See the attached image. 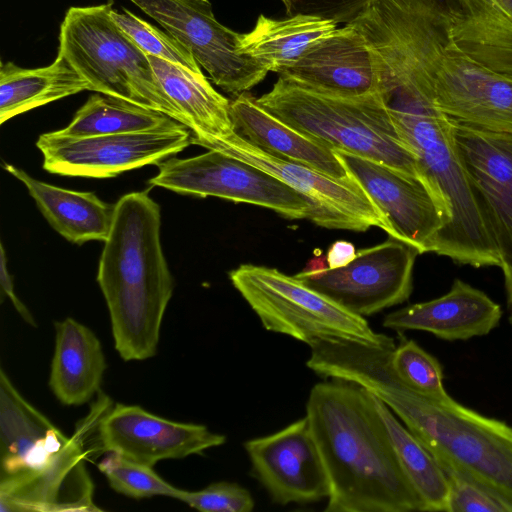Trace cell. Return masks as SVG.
Instances as JSON below:
<instances>
[{
	"mask_svg": "<svg viewBox=\"0 0 512 512\" xmlns=\"http://www.w3.org/2000/svg\"><path fill=\"white\" fill-rule=\"evenodd\" d=\"M432 96L453 121L512 135V76L472 61L453 45L437 68Z\"/></svg>",
	"mask_w": 512,
	"mask_h": 512,
	"instance_id": "obj_18",
	"label": "cell"
},
{
	"mask_svg": "<svg viewBox=\"0 0 512 512\" xmlns=\"http://www.w3.org/2000/svg\"><path fill=\"white\" fill-rule=\"evenodd\" d=\"M55 347L49 387L60 403H87L100 391L106 360L94 332L73 318L54 323Z\"/></svg>",
	"mask_w": 512,
	"mask_h": 512,
	"instance_id": "obj_24",
	"label": "cell"
},
{
	"mask_svg": "<svg viewBox=\"0 0 512 512\" xmlns=\"http://www.w3.org/2000/svg\"><path fill=\"white\" fill-rule=\"evenodd\" d=\"M279 77L327 96L353 98L378 92L376 69L368 45L350 24L315 44Z\"/></svg>",
	"mask_w": 512,
	"mask_h": 512,
	"instance_id": "obj_19",
	"label": "cell"
},
{
	"mask_svg": "<svg viewBox=\"0 0 512 512\" xmlns=\"http://www.w3.org/2000/svg\"><path fill=\"white\" fill-rule=\"evenodd\" d=\"M288 16H319L345 25L357 17L370 0H280Z\"/></svg>",
	"mask_w": 512,
	"mask_h": 512,
	"instance_id": "obj_35",
	"label": "cell"
},
{
	"mask_svg": "<svg viewBox=\"0 0 512 512\" xmlns=\"http://www.w3.org/2000/svg\"><path fill=\"white\" fill-rule=\"evenodd\" d=\"M97 466L113 490L130 498L167 496L176 499L180 491L160 477L152 466L116 452H108Z\"/></svg>",
	"mask_w": 512,
	"mask_h": 512,
	"instance_id": "obj_30",
	"label": "cell"
},
{
	"mask_svg": "<svg viewBox=\"0 0 512 512\" xmlns=\"http://www.w3.org/2000/svg\"><path fill=\"white\" fill-rule=\"evenodd\" d=\"M252 473L280 505L329 496V481L307 417L244 443Z\"/></svg>",
	"mask_w": 512,
	"mask_h": 512,
	"instance_id": "obj_17",
	"label": "cell"
},
{
	"mask_svg": "<svg viewBox=\"0 0 512 512\" xmlns=\"http://www.w3.org/2000/svg\"><path fill=\"white\" fill-rule=\"evenodd\" d=\"M450 37L472 61L512 76V0H448Z\"/></svg>",
	"mask_w": 512,
	"mask_h": 512,
	"instance_id": "obj_22",
	"label": "cell"
},
{
	"mask_svg": "<svg viewBox=\"0 0 512 512\" xmlns=\"http://www.w3.org/2000/svg\"><path fill=\"white\" fill-rule=\"evenodd\" d=\"M507 304H508V309H509V322L512 325V298L507 300Z\"/></svg>",
	"mask_w": 512,
	"mask_h": 512,
	"instance_id": "obj_38",
	"label": "cell"
},
{
	"mask_svg": "<svg viewBox=\"0 0 512 512\" xmlns=\"http://www.w3.org/2000/svg\"><path fill=\"white\" fill-rule=\"evenodd\" d=\"M87 452L29 403L0 370V511H101Z\"/></svg>",
	"mask_w": 512,
	"mask_h": 512,
	"instance_id": "obj_4",
	"label": "cell"
},
{
	"mask_svg": "<svg viewBox=\"0 0 512 512\" xmlns=\"http://www.w3.org/2000/svg\"><path fill=\"white\" fill-rule=\"evenodd\" d=\"M337 23L319 16L296 14L272 19L260 14L254 28L241 34L239 52L268 71L280 74L311 47L334 33Z\"/></svg>",
	"mask_w": 512,
	"mask_h": 512,
	"instance_id": "obj_26",
	"label": "cell"
},
{
	"mask_svg": "<svg viewBox=\"0 0 512 512\" xmlns=\"http://www.w3.org/2000/svg\"><path fill=\"white\" fill-rule=\"evenodd\" d=\"M176 499L202 512H250L255 505L246 488L227 481L211 483L199 491L180 489Z\"/></svg>",
	"mask_w": 512,
	"mask_h": 512,
	"instance_id": "obj_34",
	"label": "cell"
},
{
	"mask_svg": "<svg viewBox=\"0 0 512 512\" xmlns=\"http://www.w3.org/2000/svg\"><path fill=\"white\" fill-rule=\"evenodd\" d=\"M380 95L401 140L416 159L423 181L447 215L448 224L434 253L477 268L500 267L499 251L472 190L451 119L430 95L415 91Z\"/></svg>",
	"mask_w": 512,
	"mask_h": 512,
	"instance_id": "obj_5",
	"label": "cell"
},
{
	"mask_svg": "<svg viewBox=\"0 0 512 512\" xmlns=\"http://www.w3.org/2000/svg\"><path fill=\"white\" fill-rule=\"evenodd\" d=\"M4 168L27 187L51 227L69 242L81 245L107 239L114 205L103 202L92 192L68 190L39 181L11 164L5 163Z\"/></svg>",
	"mask_w": 512,
	"mask_h": 512,
	"instance_id": "obj_25",
	"label": "cell"
},
{
	"mask_svg": "<svg viewBox=\"0 0 512 512\" xmlns=\"http://www.w3.org/2000/svg\"><path fill=\"white\" fill-rule=\"evenodd\" d=\"M393 371L407 386L434 400L451 396L443 385V369L439 361L414 340H402L391 354Z\"/></svg>",
	"mask_w": 512,
	"mask_h": 512,
	"instance_id": "obj_31",
	"label": "cell"
},
{
	"mask_svg": "<svg viewBox=\"0 0 512 512\" xmlns=\"http://www.w3.org/2000/svg\"><path fill=\"white\" fill-rule=\"evenodd\" d=\"M418 254L415 247L390 236L359 250L344 267L303 270L295 276L352 313L370 316L409 299Z\"/></svg>",
	"mask_w": 512,
	"mask_h": 512,
	"instance_id": "obj_13",
	"label": "cell"
},
{
	"mask_svg": "<svg viewBox=\"0 0 512 512\" xmlns=\"http://www.w3.org/2000/svg\"><path fill=\"white\" fill-rule=\"evenodd\" d=\"M449 487L448 512H512V503L458 471L440 465Z\"/></svg>",
	"mask_w": 512,
	"mask_h": 512,
	"instance_id": "obj_33",
	"label": "cell"
},
{
	"mask_svg": "<svg viewBox=\"0 0 512 512\" xmlns=\"http://www.w3.org/2000/svg\"><path fill=\"white\" fill-rule=\"evenodd\" d=\"M151 186L180 194L218 197L269 208L287 219H309V202L294 189L246 162L217 150L158 164Z\"/></svg>",
	"mask_w": 512,
	"mask_h": 512,
	"instance_id": "obj_9",
	"label": "cell"
},
{
	"mask_svg": "<svg viewBox=\"0 0 512 512\" xmlns=\"http://www.w3.org/2000/svg\"><path fill=\"white\" fill-rule=\"evenodd\" d=\"M263 327L309 345L320 338H340L394 349L392 337L375 332L364 317L352 313L296 276L275 268L243 264L229 273Z\"/></svg>",
	"mask_w": 512,
	"mask_h": 512,
	"instance_id": "obj_8",
	"label": "cell"
},
{
	"mask_svg": "<svg viewBox=\"0 0 512 512\" xmlns=\"http://www.w3.org/2000/svg\"><path fill=\"white\" fill-rule=\"evenodd\" d=\"M159 205L147 191L114 204L97 282L105 298L114 346L124 361L155 356L173 279L160 241Z\"/></svg>",
	"mask_w": 512,
	"mask_h": 512,
	"instance_id": "obj_3",
	"label": "cell"
},
{
	"mask_svg": "<svg viewBox=\"0 0 512 512\" xmlns=\"http://www.w3.org/2000/svg\"><path fill=\"white\" fill-rule=\"evenodd\" d=\"M111 16L116 24L147 54L195 72H202L189 49L168 33L135 16L127 9L113 8Z\"/></svg>",
	"mask_w": 512,
	"mask_h": 512,
	"instance_id": "obj_32",
	"label": "cell"
},
{
	"mask_svg": "<svg viewBox=\"0 0 512 512\" xmlns=\"http://www.w3.org/2000/svg\"><path fill=\"white\" fill-rule=\"evenodd\" d=\"M393 349L359 345L344 359L340 376L380 399L448 466L512 503V426L459 404L420 394L391 366Z\"/></svg>",
	"mask_w": 512,
	"mask_h": 512,
	"instance_id": "obj_2",
	"label": "cell"
},
{
	"mask_svg": "<svg viewBox=\"0 0 512 512\" xmlns=\"http://www.w3.org/2000/svg\"><path fill=\"white\" fill-rule=\"evenodd\" d=\"M1 249V264H0V283H1V290L2 294H6V296L10 299L12 305L16 309V311L19 313V315L22 317V319L28 323L31 326L36 327V322L34 320V317L28 310V308L25 306L24 303L21 302V300L17 297L15 291H14V284L12 281V277L8 271L7 267V259L5 255V250L3 247V244L0 245Z\"/></svg>",
	"mask_w": 512,
	"mask_h": 512,
	"instance_id": "obj_36",
	"label": "cell"
},
{
	"mask_svg": "<svg viewBox=\"0 0 512 512\" xmlns=\"http://www.w3.org/2000/svg\"><path fill=\"white\" fill-rule=\"evenodd\" d=\"M85 90L92 91L90 83L59 53L53 63L35 69L21 68L13 62H1L0 124L31 109Z\"/></svg>",
	"mask_w": 512,
	"mask_h": 512,
	"instance_id": "obj_27",
	"label": "cell"
},
{
	"mask_svg": "<svg viewBox=\"0 0 512 512\" xmlns=\"http://www.w3.org/2000/svg\"><path fill=\"white\" fill-rule=\"evenodd\" d=\"M374 402L388 430L399 463L421 498L425 511L448 512L449 487L439 463L380 399L374 396Z\"/></svg>",
	"mask_w": 512,
	"mask_h": 512,
	"instance_id": "obj_28",
	"label": "cell"
},
{
	"mask_svg": "<svg viewBox=\"0 0 512 512\" xmlns=\"http://www.w3.org/2000/svg\"><path fill=\"white\" fill-rule=\"evenodd\" d=\"M192 144V134L175 121L165 127L135 133L71 137L58 131L44 133L37 147L43 168L62 176L110 178L159 162Z\"/></svg>",
	"mask_w": 512,
	"mask_h": 512,
	"instance_id": "obj_10",
	"label": "cell"
},
{
	"mask_svg": "<svg viewBox=\"0 0 512 512\" xmlns=\"http://www.w3.org/2000/svg\"><path fill=\"white\" fill-rule=\"evenodd\" d=\"M165 94L185 119L192 144L208 150L233 134L230 101L218 93L202 72L148 55Z\"/></svg>",
	"mask_w": 512,
	"mask_h": 512,
	"instance_id": "obj_23",
	"label": "cell"
},
{
	"mask_svg": "<svg viewBox=\"0 0 512 512\" xmlns=\"http://www.w3.org/2000/svg\"><path fill=\"white\" fill-rule=\"evenodd\" d=\"M175 121L164 113L96 92L70 124L58 132L71 137L135 133L156 130Z\"/></svg>",
	"mask_w": 512,
	"mask_h": 512,
	"instance_id": "obj_29",
	"label": "cell"
},
{
	"mask_svg": "<svg viewBox=\"0 0 512 512\" xmlns=\"http://www.w3.org/2000/svg\"><path fill=\"white\" fill-rule=\"evenodd\" d=\"M230 116L234 131L261 150L329 177L356 182L335 150L289 127L264 110L252 95L244 92L230 101Z\"/></svg>",
	"mask_w": 512,
	"mask_h": 512,
	"instance_id": "obj_21",
	"label": "cell"
},
{
	"mask_svg": "<svg viewBox=\"0 0 512 512\" xmlns=\"http://www.w3.org/2000/svg\"><path fill=\"white\" fill-rule=\"evenodd\" d=\"M112 10L113 1L70 7L60 26L58 53L90 83L92 91L164 113L185 125L148 55L116 24Z\"/></svg>",
	"mask_w": 512,
	"mask_h": 512,
	"instance_id": "obj_7",
	"label": "cell"
},
{
	"mask_svg": "<svg viewBox=\"0 0 512 512\" xmlns=\"http://www.w3.org/2000/svg\"><path fill=\"white\" fill-rule=\"evenodd\" d=\"M186 46L195 60L224 91L239 95L269 72L239 52L241 34L220 22L209 0H130Z\"/></svg>",
	"mask_w": 512,
	"mask_h": 512,
	"instance_id": "obj_11",
	"label": "cell"
},
{
	"mask_svg": "<svg viewBox=\"0 0 512 512\" xmlns=\"http://www.w3.org/2000/svg\"><path fill=\"white\" fill-rule=\"evenodd\" d=\"M257 167L282 181L310 204L308 220L328 229L365 231L390 226L357 182L329 177L311 167L273 156L234 132L212 149Z\"/></svg>",
	"mask_w": 512,
	"mask_h": 512,
	"instance_id": "obj_12",
	"label": "cell"
},
{
	"mask_svg": "<svg viewBox=\"0 0 512 512\" xmlns=\"http://www.w3.org/2000/svg\"><path fill=\"white\" fill-rule=\"evenodd\" d=\"M357 252L355 246L348 241H335L328 249L326 260L329 269H337L348 265L354 260Z\"/></svg>",
	"mask_w": 512,
	"mask_h": 512,
	"instance_id": "obj_37",
	"label": "cell"
},
{
	"mask_svg": "<svg viewBox=\"0 0 512 512\" xmlns=\"http://www.w3.org/2000/svg\"><path fill=\"white\" fill-rule=\"evenodd\" d=\"M501 317V306L486 293L455 279L444 295L389 313L383 326L396 331H425L455 341L489 334Z\"/></svg>",
	"mask_w": 512,
	"mask_h": 512,
	"instance_id": "obj_20",
	"label": "cell"
},
{
	"mask_svg": "<svg viewBox=\"0 0 512 512\" xmlns=\"http://www.w3.org/2000/svg\"><path fill=\"white\" fill-rule=\"evenodd\" d=\"M110 404V399L101 395L92 409L95 436L87 454L89 447L95 446L94 450L116 452L153 467L161 460L202 454L226 441L224 435L202 424L171 421L138 405Z\"/></svg>",
	"mask_w": 512,
	"mask_h": 512,
	"instance_id": "obj_14",
	"label": "cell"
},
{
	"mask_svg": "<svg viewBox=\"0 0 512 512\" xmlns=\"http://www.w3.org/2000/svg\"><path fill=\"white\" fill-rule=\"evenodd\" d=\"M257 102L289 127L333 150L382 163L424 182L379 92L353 98L327 96L279 77Z\"/></svg>",
	"mask_w": 512,
	"mask_h": 512,
	"instance_id": "obj_6",
	"label": "cell"
},
{
	"mask_svg": "<svg viewBox=\"0 0 512 512\" xmlns=\"http://www.w3.org/2000/svg\"><path fill=\"white\" fill-rule=\"evenodd\" d=\"M451 121L472 190L499 251L508 300L512 298V135Z\"/></svg>",
	"mask_w": 512,
	"mask_h": 512,
	"instance_id": "obj_16",
	"label": "cell"
},
{
	"mask_svg": "<svg viewBox=\"0 0 512 512\" xmlns=\"http://www.w3.org/2000/svg\"><path fill=\"white\" fill-rule=\"evenodd\" d=\"M335 152L385 216L390 226L389 236L415 247L420 254L434 253L448 218L428 186L382 163Z\"/></svg>",
	"mask_w": 512,
	"mask_h": 512,
	"instance_id": "obj_15",
	"label": "cell"
},
{
	"mask_svg": "<svg viewBox=\"0 0 512 512\" xmlns=\"http://www.w3.org/2000/svg\"><path fill=\"white\" fill-rule=\"evenodd\" d=\"M306 417L329 481L325 512L425 511L371 392L341 379L317 383Z\"/></svg>",
	"mask_w": 512,
	"mask_h": 512,
	"instance_id": "obj_1",
	"label": "cell"
}]
</instances>
